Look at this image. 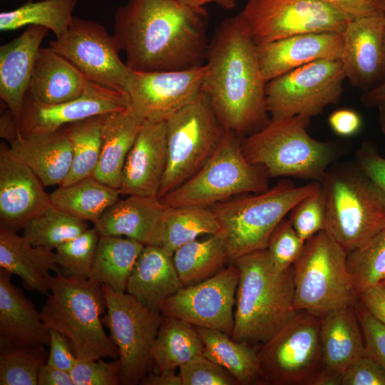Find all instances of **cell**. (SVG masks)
<instances>
[{"mask_svg": "<svg viewBox=\"0 0 385 385\" xmlns=\"http://www.w3.org/2000/svg\"><path fill=\"white\" fill-rule=\"evenodd\" d=\"M208 13L178 0H128L114 14L113 37L133 71L159 72L204 65Z\"/></svg>", "mask_w": 385, "mask_h": 385, "instance_id": "6da1fadb", "label": "cell"}, {"mask_svg": "<svg viewBox=\"0 0 385 385\" xmlns=\"http://www.w3.org/2000/svg\"><path fill=\"white\" fill-rule=\"evenodd\" d=\"M205 66L202 91L226 130L242 138L267 123L266 82L257 44L237 15L225 19L216 27Z\"/></svg>", "mask_w": 385, "mask_h": 385, "instance_id": "7a4b0ae2", "label": "cell"}, {"mask_svg": "<svg viewBox=\"0 0 385 385\" xmlns=\"http://www.w3.org/2000/svg\"><path fill=\"white\" fill-rule=\"evenodd\" d=\"M232 262L238 268L239 282L230 336L237 342L261 344L297 312L292 266L282 272L276 271L266 248Z\"/></svg>", "mask_w": 385, "mask_h": 385, "instance_id": "3957f363", "label": "cell"}, {"mask_svg": "<svg viewBox=\"0 0 385 385\" xmlns=\"http://www.w3.org/2000/svg\"><path fill=\"white\" fill-rule=\"evenodd\" d=\"M50 292L41 313L49 329L69 341L78 360L118 358V351L105 332L101 315L106 300L102 285L91 279L51 275Z\"/></svg>", "mask_w": 385, "mask_h": 385, "instance_id": "277c9868", "label": "cell"}, {"mask_svg": "<svg viewBox=\"0 0 385 385\" xmlns=\"http://www.w3.org/2000/svg\"><path fill=\"white\" fill-rule=\"evenodd\" d=\"M310 118L297 115L270 119L242 140L249 162L262 167L269 177H292L319 182L336 156L334 148L307 131Z\"/></svg>", "mask_w": 385, "mask_h": 385, "instance_id": "5b68a950", "label": "cell"}, {"mask_svg": "<svg viewBox=\"0 0 385 385\" xmlns=\"http://www.w3.org/2000/svg\"><path fill=\"white\" fill-rule=\"evenodd\" d=\"M320 186L283 181L265 191L233 197L209 207L224 236L230 262L265 249L277 226L304 197Z\"/></svg>", "mask_w": 385, "mask_h": 385, "instance_id": "8992f818", "label": "cell"}, {"mask_svg": "<svg viewBox=\"0 0 385 385\" xmlns=\"http://www.w3.org/2000/svg\"><path fill=\"white\" fill-rule=\"evenodd\" d=\"M319 182L324 230L347 253L385 226V195L356 165L329 167Z\"/></svg>", "mask_w": 385, "mask_h": 385, "instance_id": "52a82bcc", "label": "cell"}, {"mask_svg": "<svg viewBox=\"0 0 385 385\" xmlns=\"http://www.w3.org/2000/svg\"><path fill=\"white\" fill-rule=\"evenodd\" d=\"M294 307L319 318L358 302L347 252L323 230L305 242L292 265Z\"/></svg>", "mask_w": 385, "mask_h": 385, "instance_id": "ba28073f", "label": "cell"}, {"mask_svg": "<svg viewBox=\"0 0 385 385\" xmlns=\"http://www.w3.org/2000/svg\"><path fill=\"white\" fill-rule=\"evenodd\" d=\"M268 178L262 167L245 158L241 137L227 130L207 162L160 200L169 207H210L237 195L266 190L269 188Z\"/></svg>", "mask_w": 385, "mask_h": 385, "instance_id": "9c48e42d", "label": "cell"}, {"mask_svg": "<svg viewBox=\"0 0 385 385\" xmlns=\"http://www.w3.org/2000/svg\"><path fill=\"white\" fill-rule=\"evenodd\" d=\"M166 130L168 163L159 199L195 175L213 155L227 131L203 91L166 120Z\"/></svg>", "mask_w": 385, "mask_h": 385, "instance_id": "30bf717a", "label": "cell"}, {"mask_svg": "<svg viewBox=\"0 0 385 385\" xmlns=\"http://www.w3.org/2000/svg\"><path fill=\"white\" fill-rule=\"evenodd\" d=\"M257 353L260 384L313 385L323 369L320 318L297 311Z\"/></svg>", "mask_w": 385, "mask_h": 385, "instance_id": "8fae6325", "label": "cell"}, {"mask_svg": "<svg viewBox=\"0 0 385 385\" xmlns=\"http://www.w3.org/2000/svg\"><path fill=\"white\" fill-rule=\"evenodd\" d=\"M106 306L103 323L118 351L120 384L136 385L154 370L153 346L163 314L125 292L101 284Z\"/></svg>", "mask_w": 385, "mask_h": 385, "instance_id": "7c38bea8", "label": "cell"}, {"mask_svg": "<svg viewBox=\"0 0 385 385\" xmlns=\"http://www.w3.org/2000/svg\"><path fill=\"white\" fill-rule=\"evenodd\" d=\"M346 78L340 59H322L293 69L266 83L271 119L311 118L340 100Z\"/></svg>", "mask_w": 385, "mask_h": 385, "instance_id": "4fadbf2b", "label": "cell"}, {"mask_svg": "<svg viewBox=\"0 0 385 385\" xmlns=\"http://www.w3.org/2000/svg\"><path fill=\"white\" fill-rule=\"evenodd\" d=\"M257 44L312 32H344L350 21L322 0H248L237 15Z\"/></svg>", "mask_w": 385, "mask_h": 385, "instance_id": "5bb4252c", "label": "cell"}, {"mask_svg": "<svg viewBox=\"0 0 385 385\" xmlns=\"http://www.w3.org/2000/svg\"><path fill=\"white\" fill-rule=\"evenodd\" d=\"M49 47L91 81L127 96L131 70L120 58L113 36L101 24L73 16L67 31L51 41Z\"/></svg>", "mask_w": 385, "mask_h": 385, "instance_id": "9a60e30c", "label": "cell"}, {"mask_svg": "<svg viewBox=\"0 0 385 385\" xmlns=\"http://www.w3.org/2000/svg\"><path fill=\"white\" fill-rule=\"evenodd\" d=\"M239 270L232 262L215 275L183 287L160 305L163 316L231 335Z\"/></svg>", "mask_w": 385, "mask_h": 385, "instance_id": "2e32d148", "label": "cell"}, {"mask_svg": "<svg viewBox=\"0 0 385 385\" xmlns=\"http://www.w3.org/2000/svg\"><path fill=\"white\" fill-rule=\"evenodd\" d=\"M205 66L159 72L131 71L128 106L143 122L166 121L202 91Z\"/></svg>", "mask_w": 385, "mask_h": 385, "instance_id": "e0dca14e", "label": "cell"}, {"mask_svg": "<svg viewBox=\"0 0 385 385\" xmlns=\"http://www.w3.org/2000/svg\"><path fill=\"white\" fill-rule=\"evenodd\" d=\"M128 106L125 95L94 82L79 98L57 104H43L26 96L19 122L21 136L56 131L63 126Z\"/></svg>", "mask_w": 385, "mask_h": 385, "instance_id": "ac0fdd59", "label": "cell"}, {"mask_svg": "<svg viewBox=\"0 0 385 385\" xmlns=\"http://www.w3.org/2000/svg\"><path fill=\"white\" fill-rule=\"evenodd\" d=\"M35 173L4 144L0 151L1 227L17 231L51 205Z\"/></svg>", "mask_w": 385, "mask_h": 385, "instance_id": "d6986e66", "label": "cell"}, {"mask_svg": "<svg viewBox=\"0 0 385 385\" xmlns=\"http://www.w3.org/2000/svg\"><path fill=\"white\" fill-rule=\"evenodd\" d=\"M384 15L351 20L344 31L340 61L354 86L369 90L385 77Z\"/></svg>", "mask_w": 385, "mask_h": 385, "instance_id": "ffe728a7", "label": "cell"}, {"mask_svg": "<svg viewBox=\"0 0 385 385\" xmlns=\"http://www.w3.org/2000/svg\"><path fill=\"white\" fill-rule=\"evenodd\" d=\"M167 163L166 121L143 122L124 164L120 194L158 197Z\"/></svg>", "mask_w": 385, "mask_h": 385, "instance_id": "44dd1931", "label": "cell"}, {"mask_svg": "<svg viewBox=\"0 0 385 385\" xmlns=\"http://www.w3.org/2000/svg\"><path fill=\"white\" fill-rule=\"evenodd\" d=\"M344 32H312L257 45L264 81L322 59H340Z\"/></svg>", "mask_w": 385, "mask_h": 385, "instance_id": "7402d4cb", "label": "cell"}, {"mask_svg": "<svg viewBox=\"0 0 385 385\" xmlns=\"http://www.w3.org/2000/svg\"><path fill=\"white\" fill-rule=\"evenodd\" d=\"M48 31L46 27L29 26L0 47V97L18 125L41 44Z\"/></svg>", "mask_w": 385, "mask_h": 385, "instance_id": "603a6c76", "label": "cell"}, {"mask_svg": "<svg viewBox=\"0 0 385 385\" xmlns=\"http://www.w3.org/2000/svg\"><path fill=\"white\" fill-rule=\"evenodd\" d=\"M167 207L158 197L128 195L108 208L93 226L100 235L125 237L157 246Z\"/></svg>", "mask_w": 385, "mask_h": 385, "instance_id": "cb8c5ba5", "label": "cell"}, {"mask_svg": "<svg viewBox=\"0 0 385 385\" xmlns=\"http://www.w3.org/2000/svg\"><path fill=\"white\" fill-rule=\"evenodd\" d=\"M0 268V344L49 345L50 333L41 313Z\"/></svg>", "mask_w": 385, "mask_h": 385, "instance_id": "d4e9b609", "label": "cell"}, {"mask_svg": "<svg viewBox=\"0 0 385 385\" xmlns=\"http://www.w3.org/2000/svg\"><path fill=\"white\" fill-rule=\"evenodd\" d=\"M355 305L330 311L320 318L322 370L339 378L352 363L365 355Z\"/></svg>", "mask_w": 385, "mask_h": 385, "instance_id": "484cf974", "label": "cell"}, {"mask_svg": "<svg viewBox=\"0 0 385 385\" xmlns=\"http://www.w3.org/2000/svg\"><path fill=\"white\" fill-rule=\"evenodd\" d=\"M92 83L65 57L41 48L26 95L40 103L57 104L79 98Z\"/></svg>", "mask_w": 385, "mask_h": 385, "instance_id": "4316f807", "label": "cell"}, {"mask_svg": "<svg viewBox=\"0 0 385 385\" xmlns=\"http://www.w3.org/2000/svg\"><path fill=\"white\" fill-rule=\"evenodd\" d=\"M183 287L173 256L158 246L145 245L128 278L127 293L145 307L160 311L163 302Z\"/></svg>", "mask_w": 385, "mask_h": 385, "instance_id": "83f0119b", "label": "cell"}, {"mask_svg": "<svg viewBox=\"0 0 385 385\" xmlns=\"http://www.w3.org/2000/svg\"><path fill=\"white\" fill-rule=\"evenodd\" d=\"M0 267L20 277L26 289L42 294L50 292L51 272H60L53 250L31 245L16 231L0 229Z\"/></svg>", "mask_w": 385, "mask_h": 385, "instance_id": "f1b7e54d", "label": "cell"}, {"mask_svg": "<svg viewBox=\"0 0 385 385\" xmlns=\"http://www.w3.org/2000/svg\"><path fill=\"white\" fill-rule=\"evenodd\" d=\"M143 123L129 106L101 115V150L94 178L119 190L126 158Z\"/></svg>", "mask_w": 385, "mask_h": 385, "instance_id": "f546056e", "label": "cell"}, {"mask_svg": "<svg viewBox=\"0 0 385 385\" xmlns=\"http://www.w3.org/2000/svg\"><path fill=\"white\" fill-rule=\"evenodd\" d=\"M10 144L11 150L35 173L44 186H59L68 176L73 153L63 127L51 133L19 135Z\"/></svg>", "mask_w": 385, "mask_h": 385, "instance_id": "4dcf8cb0", "label": "cell"}, {"mask_svg": "<svg viewBox=\"0 0 385 385\" xmlns=\"http://www.w3.org/2000/svg\"><path fill=\"white\" fill-rule=\"evenodd\" d=\"M120 195L118 189L109 187L93 176L66 185H60L49 193L53 207L93 224L119 200Z\"/></svg>", "mask_w": 385, "mask_h": 385, "instance_id": "1f68e13d", "label": "cell"}, {"mask_svg": "<svg viewBox=\"0 0 385 385\" xmlns=\"http://www.w3.org/2000/svg\"><path fill=\"white\" fill-rule=\"evenodd\" d=\"M202 352L203 344L196 327L163 315L153 346L155 372L176 371Z\"/></svg>", "mask_w": 385, "mask_h": 385, "instance_id": "d6a6232c", "label": "cell"}, {"mask_svg": "<svg viewBox=\"0 0 385 385\" xmlns=\"http://www.w3.org/2000/svg\"><path fill=\"white\" fill-rule=\"evenodd\" d=\"M196 328L202 339L205 356L228 371L240 385L260 384L257 349L246 342L234 340L221 331Z\"/></svg>", "mask_w": 385, "mask_h": 385, "instance_id": "836d02e7", "label": "cell"}, {"mask_svg": "<svg viewBox=\"0 0 385 385\" xmlns=\"http://www.w3.org/2000/svg\"><path fill=\"white\" fill-rule=\"evenodd\" d=\"M125 237L100 235L91 279L125 292L128 278L143 247Z\"/></svg>", "mask_w": 385, "mask_h": 385, "instance_id": "e575fe53", "label": "cell"}, {"mask_svg": "<svg viewBox=\"0 0 385 385\" xmlns=\"http://www.w3.org/2000/svg\"><path fill=\"white\" fill-rule=\"evenodd\" d=\"M221 230L209 207L200 205L168 206L162 221L157 246L173 256L180 247L204 235Z\"/></svg>", "mask_w": 385, "mask_h": 385, "instance_id": "d590c367", "label": "cell"}, {"mask_svg": "<svg viewBox=\"0 0 385 385\" xmlns=\"http://www.w3.org/2000/svg\"><path fill=\"white\" fill-rule=\"evenodd\" d=\"M173 260L184 287L208 279L230 261L221 232L205 240L197 239L180 247L173 253Z\"/></svg>", "mask_w": 385, "mask_h": 385, "instance_id": "8d00e7d4", "label": "cell"}, {"mask_svg": "<svg viewBox=\"0 0 385 385\" xmlns=\"http://www.w3.org/2000/svg\"><path fill=\"white\" fill-rule=\"evenodd\" d=\"M78 0L29 1L19 8L0 13V30H15L24 26H40L56 37L63 34L73 18Z\"/></svg>", "mask_w": 385, "mask_h": 385, "instance_id": "74e56055", "label": "cell"}, {"mask_svg": "<svg viewBox=\"0 0 385 385\" xmlns=\"http://www.w3.org/2000/svg\"><path fill=\"white\" fill-rule=\"evenodd\" d=\"M101 115H98L63 126L71 144L73 159L70 172L61 185L93 175L101 156Z\"/></svg>", "mask_w": 385, "mask_h": 385, "instance_id": "f35d334b", "label": "cell"}, {"mask_svg": "<svg viewBox=\"0 0 385 385\" xmlns=\"http://www.w3.org/2000/svg\"><path fill=\"white\" fill-rule=\"evenodd\" d=\"M88 222L73 217L52 205L30 220L23 236L33 245L54 250L85 232Z\"/></svg>", "mask_w": 385, "mask_h": 385, "instance_id": "ab89813d", "label": "cell"}, {"mask_svg": "<svg viewBox=\"0 0 385 385\" xmlns=\"http://www.w3.org/2000/svg\"><path fill=\"white\" fill-rule=\"evenodd\" d=\"M347 266L358 296L385 278V226L347 253Z\"/></svg>", "mask_w": 385, "mask_h": 385, "instance_id": "60d3db41", "label": "cell"}, {"mask_svg": "<svg viewBox=\"0 0 385 385\" xmlns=\"http://www.w3.org/2000/svg\"><path fill=\"white\" fill-rule=\"evenodd\" d=\"M43 346L0 344V384L37 385L48 356Z\"/></svg>", "mask_w": 385, "mask_h": 385, "instance_id": "b9f144b4", "label": "cell"}, {"mask_svg": "<svg viewBox=\"0 0 385 385\" xmlns=\"http://www.w3.org/2000/svg\"><path fill=\"white\" fill-rule=\"evenodd\" d=\"M99 237L100 235L93 226L57 246L54 252L60 273L67 277L89 279Z\"/></svg>", "mask_w": 385, "mask_h": 385, "instance_id": "7bdbcfd3", "label": "cell"}, {"mask_svg": "<svg viewBox=\"0 0 385 385\" xmlns=\"http://www.w3.org/2000/svg\"><path fill=\"white\" fill-rule=\"evenodd\" d=\"M325 200L320 186L301 200L290 211L289 220L299 237L306 242L324 230Z\"/></svg>", "mask_w": 385, "mask_h": 385, "instance_id": "ee69618b", "label": "cell"}, {"mask_svg": "<svg viewBox=\"0 0 385 385\" xmlns=\"http://www.w3.org/2000/svg\"><path fill=\"white\" fill-rule=\"evenodd\" d=\"M304 244L289 218H284L273 231L266 248L275 270L282 272L292 267L301 255Z\"/></svg>", "mask_w": 385, "mask_h": 385, "instance_id": "f6af8a7d", "label": "cell"}, {"mask_svg": "<svg viewBox=\"0 0 385 385\" xmlns=\"http://www.w3.org/2000/svg\"><path fill=\"white\" fill-rule=\"evenodd\" d=\"M178 374L182 385H240L228 371L203 354L180 366Z\"/></svg>", "mask_w": 385, "mask_h": 385, "instance_id": "bcb514c9", "label": "cell"}, {"mask_svg": "<svg viewBox=\"0 0 385 385\" xmlns=\"http://www.w3.org/2000/svg\"><path fill=\"white\" fill-rule=\"evenodd\" d=\"M74 385L120 384V366L118 360L104 361L102 358L78 360L70 371Z\"/></svg>", "mask_w": 385, "mask_h": 385, "instance_id": "7dc6e473", "label": "cell"}, {"mask_svg": "<svg viewBox=\"0 0 385 385\" xmlns=\"http://www.w3.org/2000/svg\"><path fill=\"white\" fill-rule=\"evenodd\" d=\"M361 327L365 355L377 361L385 370V325L359 303L355 305Z\"/></svg>", "mask_w": 385, "mask_h": 385, "instance_id": "c3c4849f", "label": "cell"}, {"mask_svg": "<svg viewBox=\"0 0 385 385\" xmlns=\"http://www.w3.org/2000/svg\"><path fill=\"white\" fill-rule=\"evenodd\" d=\"M340 385H385V370L377 361L364 355L341 374Z\"/></svg>", "mask_w": 385, "mask_h": 385, "instance_id": "681fc988", "label": "cell"}, {"mask_svg": "<svg viewBox=\"0 0 385 385\" xmlns=\"http://www.w3.org/2000/svg\"><path fill=\"white\" fill-rule=\"evenodd\" d=\"M356 165L385 195V158L370 142H365L356 154Z\"/></svg>", "mask_w": 385, "mask_h": 385, "instance_id": "f907efd6", "label": "cell"}, {"mask_svg": "<svg viewBox=\"0 0 385 385\" xmlns=\"http://www.w3.org/2000/svg\"><path fill=\"white\" fill-rule=\"evenodd\" d=\"M351 21L385 14V0H322Z\"/></svg>", "mask_w": 385, "mask_h": 385, "instance_id": "816d5d0a", "label": "cell"}, {"mask_svg": "<svg viewBox=\"0 0 385 385\" xmlns=\"http://www.w3.org/2000/svg\"><path fill=\"white\" fill-rule=\"evenodd\" d=\"M50 343L47 364L70 372L78 359L68 339L54 329H49Z\"/></svg>", "mask_w": 385, "mask_h": 385, "instance_id": "f5cc1de1", "label": "cell"}, {"mask_svg": "<svg viewBox=\"0 0 385 385\" xmlns=\"http://www.w3.org/2000/svg\"><path fill=\"white\" fill-rule=\"evenodd\" d=\"M332 130L338 135L348 137L361 128V118L354 110L343 108L334 111L328 119Z\"/></svg>", "mask_w": 385, "mask_h": 385, "instance_id": "db71d44e", "label": "cell"}, {"mask_svg": "<svg viewBox=\"0 0 385 385\" xmlns=\"http://www.w3.org/2000/svg\"><path fill=\"white\" fill-rule=\"evenodd\" d=\"M363 307L385 325V287L381 284L372 286L359 294Z\"/></svg>", "mask_w": 385, "mask_h": 385, "instance_id": "11a10c76", "label": "cell"}, {"mask_svg": "<svg viewBox=\"0 0 385 385\" xmlns=\"http://www.w3.org/2000/svg\"><path fill=\"white\" fill-rule=\"evenodd\" d=\"M37 385H74L70 372L45 364L41 369Z\"/></svg>", "mask_w": 385, "mask_h": 385, "instance_id": "9f6ffc18", "label": "cell"}, {"mask_svg": "<svg viewBox=\"0 0 385 385\" xmlns=\"http://www.w3.org/2000/svg\"><path fill=\"white\" fill-rule=\"evenodd\" d=\"M19 135V125L11 112L8 109L0 118V137L11 143Z\"/></svg>", "mask_w": 385, "mask_h": 385, "instance_id": "6f0895ef", "label": "cell"}, {"mask_svg": "<svg viewBox=\"0 0 385 385\" xmlns=\"http://www.w3.org/2000/svg\"><path fill=\"white\" fill-rule=\"evenodd\" d=\"M143 385H182L180 377L176 371L164 373L150 372L142 381Z\"/></svg>", "mask_w": 385, "mask_h": 385, "instance_id": "680465c9", "label": "cell"}, {"mask_svg": "<svg viewBox=\"0 0 385 385\" xmlns=\"http://www.w3.org/2000/svg\"><path fill=\"white\" fill-rule=\"evenodd\" d=\"M362 102L367 106H376L385 101V79L381 83L368 90L361 98Z\"/></svg>", "mask_w": 385, "mask_h": 385, "instance_id": "91938a15", "label": "cell"}, {"mask_svg": "<svg viewBox=\"0 0 385 385\" xmlns=\"http://www.w3.org/2000/svg\"><path fill=\"white\" fill-rule=\"evenodd\" d=\"M183 4L193 8H203L205 5L215 3L225 10L233 9L236 0H178Z\"/></svg>", "mask_w": 385, "mask_h": 385, "instance_id": "94428289", "label": "cell"}, {"mask_svg": "<svg viewBox=\"0 0 385 385\" xmlns=\"http://www.w3.org/2000/svg\"><path fill=\"white\" fill-rule=\"evenodd\" d=\"M379 108V120L381 131L385 135V101L376 106Z\"/></svg>", "mask_w": 385, "mask_h": 385, "instance_id": "6125c7cd", "label": "cell"}, {"mask_svg": "<svg viewBox=\"0 0 385 385\" xmlns=\"http://www.w3.org/2000/svg\"><path fill=\"white\" fill-rule=\"evenodd\" d=\"M385 287V278L379 283Z\"/></svg>", "mask_w": 385, "mask_h": 385, "instance_id": "be15d7a7", "label": "cell"}, {"mask_svg": "<svg viewBox=\"0 0 385 385\" xmlns=\"http://www.w3.org/2000/svg\"><path fill=\"white\" fill-rule=\"evenodd\" d=\"M384 43H385V15H384Z\"/></svg>", "mask_w": 385, "mask_h": 385, "instance_id": "e7e4bbea", "label": "cell"}]
</instances>
